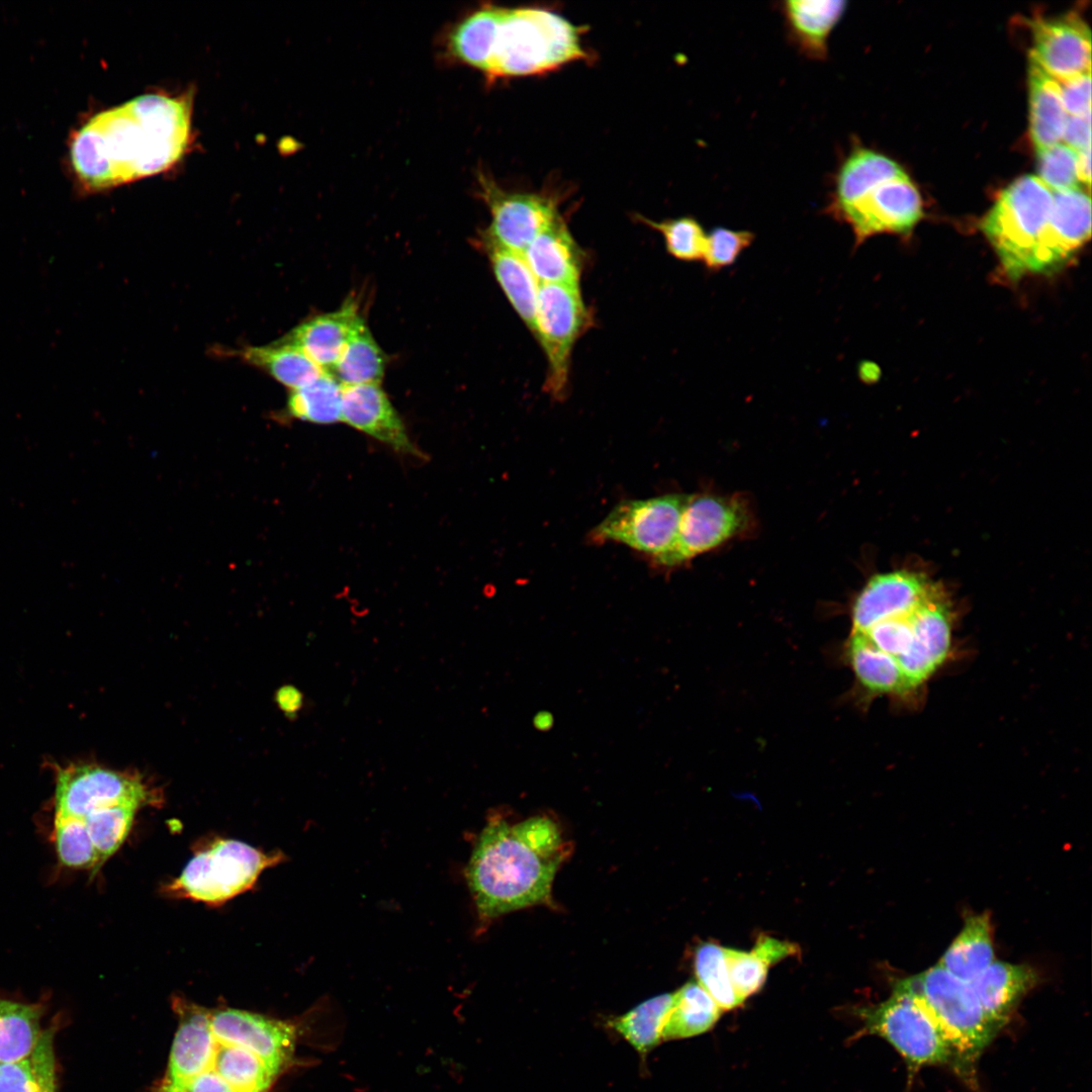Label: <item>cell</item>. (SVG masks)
<instances>
[{"label": "cell", "mask_w": 1092, "mask_h": 1092, "mask_svg": "<svg viewBox=\"0 0 1092 1092\" xmlns=\"http://www.w3.org/2000/svg\"><path fill=\"white\" fill-rule=\"evenodd\" d=\"M1090 153H1091V146L1087 147L1086 149H1084V150H1082L1080 152H1078V177H1079L1080 183L1082 185H1085L1088 189L1090 188V182H1091V171H1090V161H1091L1090 157H1091V154Z\"/></svg>", "instance_id": "47"}, {"label": "cell", "mask_w": 1092, "mask_h": 1092, "mask_svg": "<svg viewBox=\"0 0 1092 1092\" xmlns=\"http://www.w3.org/2000/svg\"><path fill=\"white\" fill-rule=\"evenodd\" d=\"M674 999L662 1031V1039H680L710 1030L721 1015V1008L696 981L673 992Z\"/></svg>", "instance_id": "31"}, {"label": "cell", "mask_w": 1092, "mask_h": 1092, "mask_svg": "<svg viewBox=\"0 0 1092 1092\" xmlns=\"http://www.w3.org/2000/svg\"><path fill=\"white\" fill-rule=\"evenodd\" d=\"M1057 81L1067 115L1091 112V71Z\"/></svg>", "instance_id": "42"}, {"label": "cell", "mask_w": 1092, "mask_h": 1092, "mask_svg": "<svg viewBox=\"0 0 1092 1092\" xmlns=\"http://www.w3.org/2000/svg\"><path fill=\"white\" fill-rule=\"evenodd\" d=\"M846 657L856 679L870 693L904 695L909 692L897 660L876 647L862 633L851 632Z\"/></svg>", "instance_id": "28"}, {"label": "cell", "mask_w": 1092, "mask_h": 1092, "mask_svg": "<svg viewBox=\"0 0 1092 1092\" xmlns=\"http://www.w3.org/2000/svg\"><path fill=\"white\" fill-rule=\"evenodd\" d=\"M275 701L279 709L289 718L296 717L303 707L301 691L291 685L279 688L275 694Z\"/></svg>", "instance_id": "46"}, {"label": "cell", "mask_w": 1092, "mask_h": 1092, "mask_svg": "<svg viewBox=\"0 0 1092 1092\" xmlns=\"http://www.w3.org/2000/svg\"><path fill=\"white\" fill-rule=\"evenodd\" d=\"M173 1008L178 1025L153 1092H269L294 1061L291 1021L180 997Z\"/></svg>", "instance_id": "1"}, {"label": "cell", "mask_w": 1092, "mask_h": 1092, "mask_svg": "<svg viewBox=\"0 0 1092 1092\" xmlns=\"http://www.w3.org/2000/svg\"><path fill=\"white\" fill-rule=\"evenodd\" d=\"M851 226L856 244L883 233L905 234L922 216V200L906 173L880 181L830 213Z\"/></svg>", "instance_id": "14"}, {"label": "cell", "mask_w": 1092, "mask_h": 1092, "mask_svg": "<svg viewBox=\"0 0 1092 1092\" xmlns=\"http://www.w3.org/2000/svg\"><path fill=\"white\" fill-rule=\"evenodd\" d=\"M1054 192L1035 175H1023L998 196L981 228L1005 272L1014 279L1031 273L1045 231Z\"/></svg>", "instance_id": "6"}, {"label": "cell", "mask_w": 1092, "mask_h": 1092, "mask_svg": "<svg viewBox=\"0 0 1092 1092\" xmlns=\"http://www.w3.org/2000/svg\"><path fill=\"white\" fill-rule=\"evenodd\" d=\"M910 621V644L897 658L908 691L926 681L943 664L950 650V614L938 588L911 614Z\"/></svg>", "instance_id": "15"}, {"label": "cell", "mask_w": 1092, "mask_h": 1092, "mask_svg": "<svg viewBox=\"0 0 1092 1092\" xmlns=\"http://www.w3.org/2000/svg\"><path fill=\"white\" fill-rule=\"evenodd\" d=\"M568 847L558 824L540 814L509 822L494 811L466 868L481 923L529 906L549 904L555 874Z\"/></svg>", "instance_id": "3"}, {"label": "cell", "mask_w": 1092, "mask_h": 1092, "mask_svg": "<svg viewBox=\"0 0 1092 1092\" xmlns=\"http://www.w3.org/2000/svg\"><path fill=\"white\" fill-rule=\"evenodd\" d=\"M749 519L746 504L736 495L691 494L674 545L654 562L664 567L680 565L741 534Z\"/></svg>", "instance_id": "11"}, {"label": "cell", "mask_w": 1092, "mask_h": 1092, "mask_svg": "<svg viewBox=\"0 0 1092 1092\" xmlns=\"http://www.w3.org/2000/svg\"><path fill=\"white\" fill-rule=\"evenodd\" d=\"M53 840L59 862L74 870H99V858L85 822L78 818H54Z\"/></svg>", "instance_id": "38"}, {"label": "cell", "mask_w": 1092, "mask_h": 1092, "mask_svg": "<svg viewBox=\"0 0 1092 1092\" xmlns=\"http://www.w3.org/2000/svg\"><path fill=\"white\" fill-rule=\"evenodd\" d=\"M797 951L794 943L764 935L758 937L749 951L725 947L729 978L738 997L744 1002L757 993L766 980L768 968Z\"/></svg>", "instance_id": "27"}, {"label": "cell", "mask_w": 1092, "mask_h": 1092, "mask_svg": "<svg viewBox=\"0 0 1092 1092\" xmlns=\"http://www.w3.org/2000/svg\"><path fill=\"white\" fill-rule=\"evenodd\" d=\"M689 494H664L619 503L593 530L597 542H618L655 561L674 545Z\"/></svg>", "instance_id": "9"}, {"label": "cell", "mask_w": 1092, "mask_h": 1092, "mask_svg": "<svg viewBox=\"0 0 1092 1092\" xmlns=\"http://www.w3.org/2000/svg\"><path fill=\"white\" fill-rule=\"evenodd\" d=\"M860 1033L886 1039L905 1060L909 1078L925 1066L949 1064L951 1054L932 1015L914 995L894 988L885 1001L858 1010Z\"/></svg>", "instance_id": "8"}, {"label": "cell", "mask_w": 1092, "mask_h": 1092, "mask_svg": "<svg viewBox=\"0 0 1092 1092\" xmlns=\"http://www.w3.org/2000/svg\"><path fill=\"white\" fill-rule=\"evenodd\" d=\"M243 360L270 374L291 390L316 378L324 370L287 340L266 346H251L240 352Z\"/></svg>", "instance_id": "30"}, {"label": "cell", "mask_w": 1092, "mask_h": 1092, "mask_svg": "<svg viewBox=\"0 0 1092 1092\" xmlns=\"http://www.w3.org/2000/svg\"><path fill=\"white\" fill-rule=\"evenodd\" d=\"M639 217L663 236L666 249L672 257L682 261L702 260L707 235L697 219L682 216L653 221L638 215Z\"/></svg>", "instance_id": "39"}, {"label": "cell", "mask_w": 1092, "mask_h": 1092, "mask_svg": "<svg viewBox=\"0 0 1092 1092\" xmlns=\"http://www.w3.org/2000/svg\"><path fill=\"white\" fill-rule=\"evenodd\" d=\"M587 317L578 285L539 284L535 337L546 354L547 384L555 395L565 388L570 352L587 324Z\"/></svg>", "instance_id": "12"}, {"label": "cell", "mask_w": 1092, "mask_h": 1092, "mask_svg": "<svg viewBox=\"0 0 1092 1092\" xmlns=\"http://www.w3.org/2000/svg\"><path fill=\"white\" fill-rule=\"evenodd\" d=\"M190 123L186 97H135L95 114L74 133L73 170L89 191L158 174L184 154Z\"/></svg>", "instance_id": "2"}, {"label": "cell", "mask_w": 1092, "mask_h": 1092, "mask_svg": "<svg viewBox=\"0 0 1092 1092\" xmlns=\"http://www.w3.org/2000/svg\"><path fill=\"white\" fill-rule=\"evenodd\" d=\"M42 1009L0 998V1063L29 1058L41 1035Z\"/></svg>", "instance_id": "32"}, {"label": "cell", "mask_w": 1092, "mask_h": 1092, "mask_svg": "<svg viewBox=\"0 0 1092 1092\" xmlns=\"http://www.w3.org/2000/svg\"><path fill=\"white\" fill-rule=\"evenodd\" d=\"M936 589L921 574L904 570L873 576L852 605V632L912 614Z\"/></svg>", "instance_id": "17"}, {"label": "cell", "mask_w": 1092, "mask_h": 1092, "mask_svg": "<svg viewBox=\"0 0 1092 1092\" xmlns=\"http://www.w3.org/2000/svg\"><path fill=\"white\" fill-rule=\"evenodd\" d=\"M694 965L697 982L721 1010L728 1011L743 1003L729 978L725 947L713 942L702 943L696 949Z\"/></svg>", "instance_id": "37"}, {"label": "cell", "mask_w": 1092, "mask_h": 1092, "mask_svg": "<svg viewBox=\"0 0 1092 1092\" xmlns=\"http://www.w3.org/2000/svg\"><path fill=\"white\" fill-rule=\"evenodd\" d=\"M385 364V355L363 318L329 373L342 386L380 383Z\"/></svg>", "instance_id": "33"}, {"label": "cell", "mask_w": 1092, "mask_h": 1092, "mask_svg": "<svg viewBox=\"0 0 1092 1092\" xmlns=\"http://www.w3.org/2000/svg\"><path fill=\"white\" fill-rule=\"evenodd\" d=\"M139 808L132 804H118L96 810L82 819L97 852L100 868L126 839Z\"/></svg>", "instance_id": "36"}, {"label": "cell", "mask_w": 1092, "mask_h": 1092, "mask_svg": "<svg viewBox=\"0 0 1092 1092\" xmlns=\"http://www.w3.org/2000/svg\"><path fill=\"white\" fill-rule=\"evenodd\" d=\"M342 390V384L324 371L310 382L291 390L287 411L300 421L334 424L341 421Z\"/></svg>", "instance_id": "35"}, {"label": "cell", "mask_w": 1092, "mask_h": 1092, "mask_svg": "<svg viewBox=\"0 0 1092 1092\" xmlns=\"http://www.w3.org/2000/svg\"><path fill=\"white\" fill-rule=\"evenodd\" d=\"M894 988L917 997L940 1029L951 1054V1066L965 1079L975 1077V1064L1001 1029L983 1010L970 983L938 964L905 978Z\"/></svg>", "instance_id": "5"}, {"label": "cell", "mask_w": 1092, "mask_h": 1092, "mask_svg": "<svg viewBox=\"0 0 1092 1092\" xmlns=\"http://www.w3.org/2000/svg\"><path fill=\"white\" fill-rule=\"evenodd\" d=\"M152 794L138 775L128 771L92 763L58 766L54 818L84 819L96 810L118 804L141 808L153 801Z\"/></svg>", "instance_id": "10"}, {"label": "cell", "mask_w": 1092, "mask_h": 1092, "mask_svg": "<svg viewBox=\"0 0 1092 1092\" xmlns=\"http://www.w3.org/2000/svg\"><path fill=\"white\" fill-rule=\"evenodd\" d=\"M362 320L355 299L349 298L337 310L301 323L285 340L298 347L324 371L329 372Z\"/></svg>", "instance_id": "20"}, {"label": "cell", "mask_w": 1092, "mask_h": 1092, "mask_svg": "<svg viewBox=\"0 0 1092 1092\" xmlns=\"http://www.w3.org/2000/svg\"><path fill=\"white\" fill-rule=\"evenodd\" d=\"M553 725L554 716L549 711H539L533 717V726L538 731L547 732L552 729Z\"/></svg>", "instance_id": "48"}, {"label": "cell", "mask_w": 1092, "mask_h": 1092, "mask_svg": "<svg viewBox=\"0 0 1092 1092\" xmlns=\"http://www.w3.org/2000/svg\"><path fill=\"white\" fill-rule=\"evenodd\" d=\"M0 1092H38L36 1073L30 1057L0 1063Z\"/></svg>", "instance_id": "43"}, {"label": "cell", "mask_w": 1092, "mask_h": 1092, "mask_svg": "<svg viewBox=\"0 0 1092 1092\" xmlns=\"http://www.w3.org/2000/svg\"><path fill=\"white\" fill-rule=\"evenodd\" d=\"M1091 200L1083 188L1054 192L1052 209L1031 273L1058 269L1090 238Z\"/></svg>", "instance_id": "16"}, {"label": "cell", "mask_w": 1092, "mask_h": 1092, "mask_svg": "<svg viewBox=\"0 0 1092 1092\" xmlns=\"http://www.w3.org/2000/svg\"><path fill=\"white\" fill-rule=\"evenodd\" d=\"M1064 144L1080 152L1091 146V112L1083 115H1067L1063 135Z\"/></svg>", "instance_id": "45"}, {"label": "cell", "mask_w": 1092, "mask_h": 1092, "mask_svg": "<svg viewBox=\"0 0 1092 1092\" xmlns=\"http://www.w3.org/2000/svg\"><path fill=\"white\" fill-rule=\"evenodd\" d=\"M674 993L661 994L638 1004L610 1024L639 1054L645 1055L662 1039Z\"/></svg>", "instance_id": "34"}, {"label": "cell", "mask_w": 1092, "mask_h": 1092, "mask_svg": "<svg viewBox=\"0 0 1092 1092\" xmlns=\"http://www.w3.org/2000/svg\"><path fill=\"white\" fill-rule=\"evenodd\" d=\"M1038 178L1053 191L1082 188L1078 177V152L1064 143L1036 150Z\"/></svg>", "instance_id": "40"}, {"label": "cell", "mask_w": 1092, "mask_h": 1092, "mask_svg": "<svg viewBox=\"0 0 1092 1092\" xmlns=\"http://www.w3.org/2000/svg\"><path fill=\"white\" fill-rule=\"evenodd\" d=\"M754 235L748 231H736L718 226L706 237L703 262L707 269L719 271L735 263L740 254L753 242Z\"/></svg>", "instance_id": "41"}, {"label": "cell", "mask_w": 1092, "mask_h": 1092, "mask_svg": "<svg viewBox=\"0 0 1092 1092\" xmlns=\"http://www.w3.org/2000/svg\"><path fill=\"white\" fill-rule=\"evenodd\" d=\"M899 164L874 150L855 147L840 165L834 180L829 213L847 205L872 185L904 174Z\"/></svg>", "instance_id": "25"}, {"label": "cell", "mask_w": 1092, "mask_h": 1092, "mask_svg": "<svg viewBox=\"0 0 1092 1092\" xmlns=\"http://www.w3.org/2000/svg\"><path fill=\"white\" fill-rule=\"evenodd\" d=\"M994 962L988 914L970 916L938 965L960 980L971 983Z\"/></svg>", "instance_id": "29"}, {"label": "cell", "mask_w": 1092, "mask_h": 1092, "mask_svg": "<svg viewBox=\"0 0 1092 1092\" xmlns=\"http://www.w3.org/2000/svg\"><path fill=\"white\" fill-rule=\"evenodd\" d=\"M478 182L479 195L491 214L481 240L523 254L559 217L558 199L550 194L510 192L483 174H479Z\"/></svg>", "instance_id": "13"}, {"label": "cell", "mask_w": 1092, "mask_h": 1092, "mask_svg": "<svg viewBox=\"0 0 1092 1092\" xmlns=\"http://www.w3.org/2000/svg\"><path fill=\"white\" fill-rule=\"evenodd\" d=\"M846 8L840 0H790L784 3L789 29L801 51L810 58L824 59L827 40Z\"/></svg>", "instance_id": "24"}, {"label": "cell", "mask_w": 1092, "mask_h": 1092, "mask_svg": "<svg viewBox=\"0 0 1092 1092\" xmlns=\"http://www.w3.org/2000/svg\"><path fill=\"white\" fill-rule=\"evenodd\" d=\"M1035 982L1028 966L993 962L970 985L985 1013L1002 1028Z\"/></svg>", "instance_id": "22"}, {"label": "cell", "mask_w": 1092, "mask_h": 1092, "mask_svg": "<svg viewBox=\"0 0 1092 1092\" xmlns=\"http://www.w3.org/2000/svg\"><path fill=\"white\" fill-rule=\"evenodd\" d=\"M495 278L512 306L535 335L539 282L522 254L481 240Z\"/></svg>", "instance_id": "26"}, {"label": "cell", "mask_w": 1092, "mask_h": 1092, "mask_svg": "<svg viewBox=\"0 0 1092 1092\" xmlns=\"http://www.w3.org/2000/svg\"><path fill=\"white\" fill-rule=\"evenodd\" d=\"M341 421L397 452L418 455L401 418L379 383L343 386Z\"/></svg>", "instance_id": "19"}, {"label": "cell", "mask_w": 1092, "mask_h": 1092, "mask_svg": "<svg viewBox=\"0 0 1092 1092\" xmlns=\"http://www.w3.org/2000/svg\"><path fill=\"white\" fill-rule=\"evenodd\" d=\"M54 1032L46 1030L30 1056L37 1083L38 1092H56V1060L53 1046Z\"/></svg>", "instance_id": "44"}, {"label": "cell", "mask_w": 1092, "mask_h": 1092, "mask_svg": "<svg viewBox=\"0 0 1092 1092\" xmlns=\"http://www.w3.org/2000/svg\"><path fill=\"white\" fill-rule=\"evenodd\" d=\"M581 31L545 8L486 5L453 27L448 49L491 80L536 75L588 58Z\"/></svg>", "instance_id": "4"}, {"label": "cell", "mask_w": 1092, "mask_h": 1092, "mask_svg": "<svg viewBox=\"0 0 1092 1092\" xmlns=\"http://www.w3.org/2000/svg\"><path fill=\"white\" fill-rule=\"evenodd\" d=\"M1029 131L1036 150L1062 139L1067 112L1058 81L1029 55Z\"/></svg>", "instance_id": "23"}, {"label": "cell", "mask_w": 1092, "mask_h": 1092, "mask_svg": "<svg viewBox=\"0 0 1092 1092\" xmlns=\"http://www.w3.org/2000/svg\"><path fill=\"white\" fill-rule=\"evenodd\" d=\"M522 255L539 284L578 285L581 254L560 217L542 231Z\"/></svg>", "instance_id": "21"}, {"label": "cell", "mask_w": 1092, "mask_h": 1092, "mask_svg": "<svg viewBox=\"0 0 1092 1092\" xmlns=\"http://www.w3.org/2000/svg\"><path fill=\"white\" fill-rule=\"evenodd\" d=\"M1029 55L1055 79L1091 71V32L1075 14L1041 18L1032 24Z\"/></svg>", "instance_id": "18"}, {"label": "cell", "mask_w": 1092, "mask_h": 1092, "mask_svg": "<svg viewBox=\"0 0 1092 1092\" xmlns=\"http://www.w3.org/2000/svg\"><path fill=\"white\" fill-rule=\"evenodd\" d=\"M282 857L239 840L218 839L197 851L166 890L177 897L219 905L251 889L260 874Z\"/></svg>", "instance_id": "7"}]
</instances>
